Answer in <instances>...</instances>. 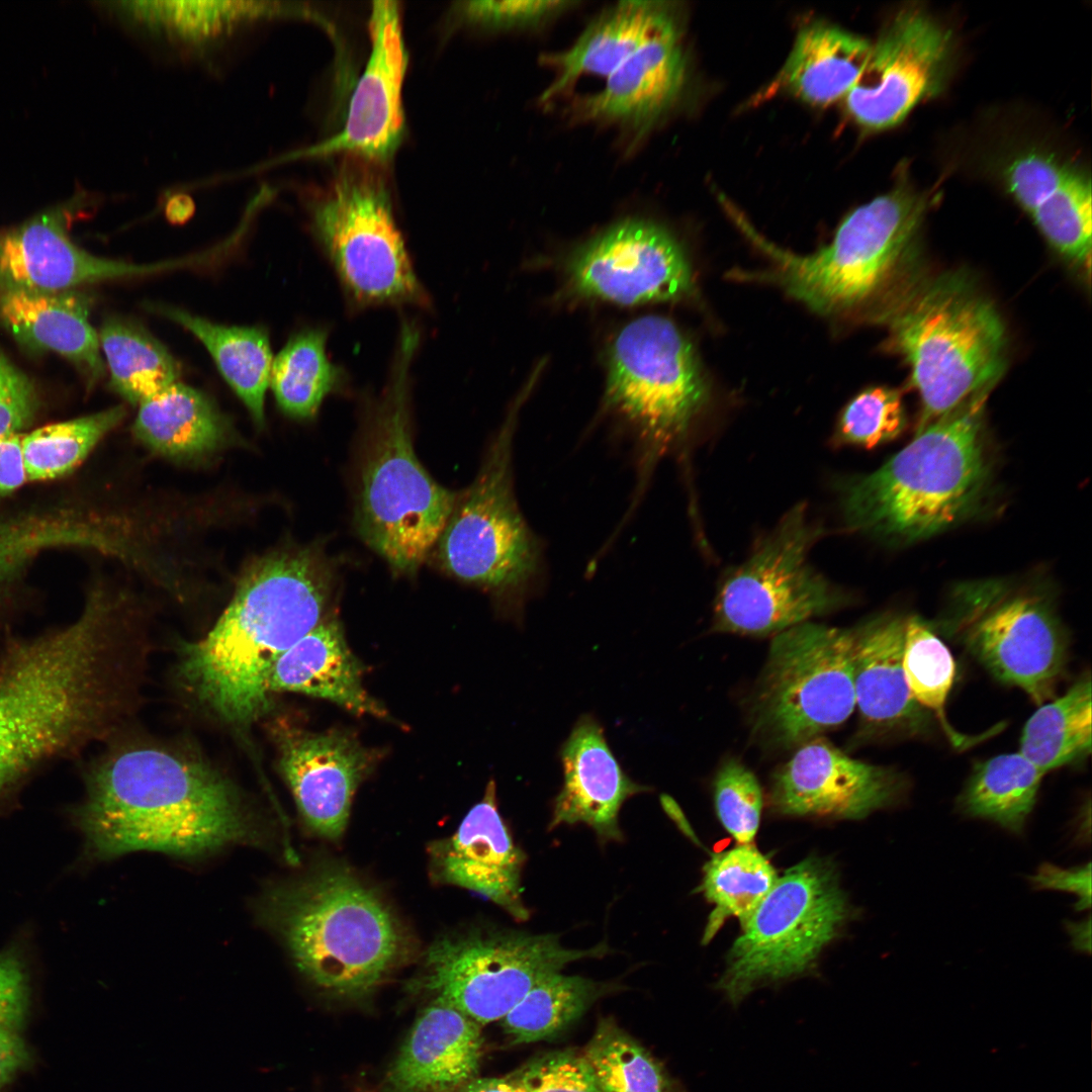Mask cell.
Listing matches in <instances>:
<instances>
[{"label": "cell", "mask_w": 1092, "mask_h": 1092, "mask_svg": "<svg viewBox=\"0 0 1092 1092\" xmlns=\"http://www.w3.org/2000/svg\"><path fill=\"white\" fill-rule=\"evenodd\" d=\"M333 586L331 564L315 546L260 556L209 632L183 648L180 678L225 722L257 720L270 705L273 665L325 619Z\"/></svg>", "instance_id": "6da1fadb"}, {"label": "cell", "mask_w": 1092, "mask_h": 1092, "mask_svg": "<svg viewBox=\"0 0 1092 1092\" xmlns=\"http://www.w3.org/2000/svg\"><path fill=\"white\" fill-rule=\"evenodd\" d=\"M78 823L89 852L180 857L251 841L253 823L235 787L207 762L150 745L108 756L89 782Z\"/></svg>", "instance_id": "7a4b0ae2"}, {"label": "cell", "mask_w": 1092, "mask_h": 1092, "mask_svg": "<svg viewBox=\"0 0 1092 1092\" xmlns=\"http://www.w3.org/2000/svg\"><path fill=\"white\" fill-rule=\"evenodd\" d=\"M109 608L91 599L72 624L0 661V793L94 728L108 708Z\"/></svg>", "instance_id": "3957f363"}, {"label": "cell", "mask_w": 1092, "mask_h": 1092, "mask_svg": "<svg viewBox=\"0 0 1092 1092\" xmlns=\"http://www.w3.org/2000/svg\"><path fill=\"white\" fill-rule=\"evenodd\" d=\"M989 391L917 432L876 471L842 486L847 526L894 542L946 531L979 510L991 479L983 439Z\"/></svg>", "instance_id": "277c9868"}, {"label": "cell", "mask_w": 1092, "mask_h": 1092, "mask_svg": "<svg viewBox=\"0 0 1092 1092\" xmlns=\"http://www.w3.org/2000/svg\"><path fill=\"white\" fill-rule=\"evenodd\" d=\"M268 914L299 973L340 997L372 992L412 953L387 901L339 862L321 863L277 888Z\"/></svg>", "instance_id": "5b68a950"}, {"label": "cell", "mask_w": 1092, "mask_h": 1092, "mask_svg": "<svg viewBox=\"0 0 1092 1092\" xmlns=\"http://www.w3.org/2000/svg\"><path fill=\"white\" fill-rule=\"evenodd\" d=\"M890 346L910 367L921 402L918 431L972 396L990 391L1006 366L1004 324L963 274L915 279L877 313Z\"/></svg>", "instance_id": "8992f818"}, {"label": "cell", "mask_w": 1092, "mask_h": 1092, "mask_svg": "<svg viewBox=\"0 0 1092 1092\" xmlns=\"http://www.w3.org/2000/svg\"><path fill=\"white\" fill-rule=\"evenodd\" d=\"M420 341L401 325L389 381L375 403L359 467L355 524L396 574H415L435 548L458 492L437 483L414 450L410 366Z\"/></svg>", "instance_id": "52a82bcc"}, {"label": "cell", "mask_w": 1092, "mask_h": 1092, "mask_svg": "<svg viewBox=\"0 0 1092 1092\" xmlns=\"http://www.w3.org/2000/svg\"><path fill=\"white\" fill-rule=\"evenodd\" d=\"M928 201L899 179L887 193L851 211L832 242L799 256L757 240L772 258L766 275L823 315H844L874 301L893 279L922 224Z\"/></svg>", "instance_id": "ba28073f"}, {"label": "cell", "mask_w": 1092, "mask_h": 1092, "mask_svg": "<svg viewBox=\"0 0 1092 1092\" xmlns=\"http://www.w3.org/2000/svg\"><path fill=\"white\" fill-rule=\"evenodd\" d=\"M850 915L834 867L805 858L778 877L742 925L717 988L736 1006L762 986L808 974Z\"/></svg>", "instance_id": "9c48e42d"}, {"label": "cell", "mask_w": 1092, "mask_h": 1092, "mask_svg": "<svg viewBox=\"0 0 1092 1092\" xmlns=\"http://www.w3.org/2000/svg\"><path fill=\"white\" fill-rule=\"evenodd\" d=\"M515 413L490 444L473 482L458 492L437 550L447 572L519 611L540 574L542 555L514 492Z\"/></svg>", "instance_id": "30bf717a"}, {"label": "cell", "mask_w": 1092, "mask_h": 1092, "mask_svg": "<svg viewBox=\"0 0 1092 1092\" xmlns=\"http://www.w3.org/2000/svg\"><path fill=\"white\" fill-rule=\"evenodd\" d=\"M851 629L805 622L775 636L750 704L754 736L792 749L853 713Z\"/></svg>", "instance_id": "8fae6325"}, {"label": "cell", "mask_w": 1092, "mask_h": 1092, "mask_svg": "<svg viewBox=\"0 0 1092 1092\" xmlns=\"http://www.w3.org/2000/svg\"><path fill=\"white\" fill-rule=\"evenodd\" d=\"M608 949L605 942L570 948L557 934L511 929L445 934L426 950L411 987L486 1024L503 1019L548 975Z\"/></svg>", "instance_id": "7c38bea8"}, {"label": "cell", "mask_w": 1092, "mask_h": 1092, "mask_svg": "<svg viewBox=\"0 0 1092 1092\" xmlns=\"http://www.w3.org/2000/svg\"><path fill=\"white\" fill-rule=\"evenodd\" d=\"M309 209L314 234L354 301L427 303L380 174L348 165Z\"/></svg>", "instance_id": "4fadbf2b"}, {"label": "cell", "mask_w": 1092, "mask_h": 1092, "mask_svg": "<svg viewBox=\"0 0 1092 1092\" xmlns=\"http://www.w3.org/2000/svg\"><path fill=\"white\" fill-rule=\"evenodd\" d=\"M822 533L804 504L790 510L722 579L713 629L775 636L846 605L848 596L809 564V551Z\"/></svg>", "instance_id": "5bb4252c"}, {"label": "cell", "mask_w": 1092, "mask_h": 1092, "mask_svg": "<svg viewBox=\"0 0 1092 1092\" xmlns=\"http://www.w3.org/2000/svg\"><path fill=\"white\" fill-rule=\"evenodd\" d=\"M708 398L694 347L667 317L645 315L611 343L606 399L655 448L680 439Z\"/></svg>", "instance_id": "9a60e30c"}, {"label": "cell", "mask_w": 1092, "mask_h": 1092, "mask_svg": "<svg viewBox=\"0 0 1092 1092\" xmlns=\"http://www.w3.org/2000/svg\"><path fill=\"white\" fill-rule=\"evenodd\" d=\"M952 631L998 680L1037 705L1051 699L1067 660L1066 632L1050 601L987 584L960 596Z\"/></svg>", "instance_id": "2e32d148"}, {"label": "cell", "mask_w": 1092, "mask_h": 1092, "mask_svg": "<svg viewBox=\"0 0 1092 1092\" xmlns=\"http://www.w3.org/2000/svg\"><path fill=\"white\" fill-rule=\"evenodd\" d=\"M952 43L951 32L922 8L902 9L872 43L866 66L844 98L849 115L870 130L902 122L943 87Z\"/></svg>", "instance_id": "e0dca14e"}, {"label": "cell", "mask_w": 1092, "mask_h": 1092, "mask_svg": "<svg viewBox=\"0 0 1092 1092\" xmlns=\"http://www.w3.org/2000/svg\"><path fill=\"white\" fill-rule=\"evenodd\" d=\"M566 275L579 295L622 305L677 300L694 292L689 260L664 226L622 220L578 248Z\"/></svg>", "instance_id": "ac0fdd59"}, {"label": "cell", "mask_w": 1092, "mask_h": 1092, "mask_svg": "<svg viewBox=\"0 0 1092 1092\" xmlns=\"http://www.w3.org/2000/svg\"><path fill=\"white\" fill-rule=\"evenodd\" d=\"M906 789L896 769L852 758L818 737L775 771L770 801L782 815L858 820L896 805Z\"/></svg>", "instance_id": "d6986e66"}, {"label": "cell", "mask_w": 1092, "mask_h": 1092, "mask_svg": "<svg viewBox=\"0 0 1092 1092\" xmlns=\"http://www.w3.org/2000/svg\"><path fill=\"white\" fill-rule=\"evenodd\" d=\"M368 28L370 56L351 97L342 130L298 156L348 153L382 163L400 145L404 133L401 92L408 56L399 2L373 1Z\"/></svg>", "instance_id": "ffe728a7"}, {"label": "cell", "mask_w": 1092, "mask_h": 1092, "mask_svg": "<svg viewBox=\"0 0 1092 1092\" xmlns=\"http://www.w3.org/2000/svg\"><path fill=\"white\" fill-rule=\"evenodd\" d=\"M82 194L0 230V290L60 292L109 279L177 269L175 260L131 264L96 257L77 246L69 226Z\"/></svg>", "instance_id": "44dd1931"}, {"label": "cell", "mask_w": 1092, "mask_h": 1092, "mask_svg": "<svg viewBox=\"0 0 1092 1092\" xmlns=\"http://www.w3.org/2000/svg\"><path fill=\"white\" fill-rule=\"evenodd\" d=\"M279 767L305 825L317 836L344 833L354 794L372 768V754L341 732L279 734Z\"/></svg>", "instance_id": "7402d4cb"}, {"label": "cell", "mask_w": 1092, "mask_h": 1092, "mask_svg": "<svg viewBox=\"0 0 1092 1092\" xmlns=\"http://www.w3.org/2000/svg\"><path fill=\"white\" fill-rule=\"evenodd\" d=\"M428 852L436 882L476 892L515 919H528L530 913L522 897L526 855L498 813L493 780L454 834L432 842Z\"/></svg>", "instance_id": "603a6c76"}, {"label": "cell", "mask_w": 1092, "mask_h": 1092, "mask_svg": "<svg viewBox=\"0 0 1092 1092\" xmlns=\"http://www.w3.org/2000/svg\"><path fill=\"white\" fill-rule=\"evenodd\" d=\"M1003 181L1049 243L1065 258L1089 270L1092 230L1089 176L1055 153L1029 149L1006 163Z\"/></svg>", "instance_id": "cb8c5ba5"}, {"label": "cell", "mask_w": 1092, "mask_h": 1092, "mask_svg": "<svg viewBox=\"0 0 1092 1092\" xmlns=\"http://www.w3.org/2000/svg\"><path fill=\"white\" fill-rule=\"evenodd\" d=\"M687 80L679 26L652 38L607 77L598 92L577 98L578 121L613 123L647 133L678 100Z\"/></svg>", "instance_id": "d4e9b609"}, {"label": "cell", "mask_w": 1092, "mask_h": 1092, "mask_svg": "<svg viewBox=\"0 0 1092 1092\" xmlns=\"http://www.w3.org/2000/svg\"><path fill=\"white\" fill-rule=\"evenodd\" d=\"M563 784L553 802L549 829L582 823L601 841H621L619 812L624 803L650 789L632 781L614 756L604 729L581 716L560 748Z\"/></svg>", "instance_id": "484cf974"}, {"label": "cell", "mask_w": 1092, "mask_h": 1092, "mask_svg": "<svg viewBox=\"0 0 1092 1092\" xmlns=\"http://www.w3.org/2000/svg\"><path fill=\"white\" fill-rule=\"evenodd\" d=\"M905 623L887 614L851 629L855 706L866 736L896 729L916 733L927 724L903 670Z\"/></svg>", "instance_id": "4316f807"}, {"label": "cell", "mask_w": 1092, "mask_h": 1092, "mask_svg": "<svg viewBox=\"0 0 1092 1092\" xmlns=\"http://www.w3.org/2000/svg\"><path fill=\"white\" fill-rule=\"evenodd\" d=\"M479 1025L434 1001L415 1022L388 1074L389 1092H452L475 1078L483 1042Z\"/></svg>", "instance_id": "83f0119b"}, {"label": "cell", "mask_w": 1092, "mask_h": 1092, "mask_svg": "<svg viewBox=\"0 0 1092 1092\" xmlns=\"http://www.w3.org/2000/svg\"><path fill=\"white\" fill-rule=\"evenodd\" d=\"M679 26L671 3L620 1L604 10L566 51L541 57L555 72L541 102L565 92L583 75L610 76L656 35Z\"/></svg>", "instance_id": "f1b7e54d"}, {"label": "cell", "mask_w": 1092, "mask_h": 1092, "mask_svg": "<svg viewBox=\"0 0 1092 1092\" xmlns=\"http://www.w3.org/2000/svg\"><path fill=\"white\" fill-rule=\"evenodd\" d=\"M90 301L76 289L0 290V322L22 345L70 360L91 386L103 377L105 366L98 335L89 321Z\"/></svg>", "instance_id": "f546056e"}, {"label": "cell", "mask_w": 1092, "mask_h": 1092, "mask_svg": "<svg viewBox=\"0 0 1092 1092\" xmlns=\"http://www.w3.org/2000/svg\"><path fill=\"white\" fill-rule=\"evenodd\" d=\"M362 668L340 623L325 618L273 665L268 688L330 701L358 716L387 719L388 712L365 690Z\"/></svg>", "instance_id": "4dcf8cb0"}, {"label": "cell", "mask_w": 1092, "mask_h": 1092, "mask_svg": "<svg viewBox=\"0 0 1092 1092\" xmlns=\"http://www.w3.org/2000/svg\"><path fill=\"white\" fill-rule=\"evenodd\" d=\"M81 548L125 556L114 520L74 508L0 516V592L40 552Z\"/></svg>", "instance_id": "1f68e13d"}, {"label": "cell", "mask_w": 1092, "mask_h": 1092, "mask_svg": "<svg viewBox=\"0 0 1092 1092\" xmlns=\"http://www.w3.org/2000/svg\"><path fill=\"white\" fill-rule=\"evenodd\" d=\"M135 437L153 452L176 460L206 456L225 447L233 429L203 392L179 381L142 400Z\"/></svg>", "instance_id": "d6a6232c"}, {"label": "cell", "mask_w": 1092, "mask_h": 1092, "mask_svg": "<svg viewBox=\"0 0 1092 1092\" xmlns=\"http://www.w3.org/2000/svg\"><path fill=\"white\" fill-rule=\"evenodd\" d=\"M872 43L839 27L812 23L798 34L782 71L784 86L807 103L825 106L857 82Z\"/></svg>", "instance_id": "836d02e7"}, {"label": "cell", "mask_w": 1092, "mask_h": 1092, "mask_svg": "<svg viewBox=\"0 0 1092 1092\" xmlns=\"http://www.w3.org/2000/svg\"><path fill=\"white\" fill-rule=\"evenodd\" d=\"M191 332L205 346L216 366L258 426L265 423L264 398L272 353L268 334L259 327L223 326L163 304L148 306Z\"/></svg>", "instance_id": "e575fe53"}, {"label": "cell", "mask_w": 1092, "mask_h": 1092, "mask_svg": "<svg viewBox=\"0 0 1092 1092\" xmlns=\"http://www.w3.org/2000/svg\"><path fill=\"white\" fill-rule=\"evenodd\" d=\"M1091 690L1090 675H1083L1026 721L1019 752L1044 775L1090 754Z\"/></svg>", "instance_id": "d590c367"}, {"label": "cell", "mask_w": 1092, "mask_h": 1092, "mask_svg": "<svg viewBox=\"0 0 1092 1092\" xmlns=\"http://www.w3.org/2000/svg\"><path fill=\"white\" fill-rule=\"evenodd\" d=\"M1044 774L1020 752L976 763L959 806L972 817L991 820L1020 833L1030 814Z\"/></svg>", "instance_id": "8d00e7d4"}, {"label": "cell", "mask_w": 1092, "mask_h": 1092, "mask_svg": "<svg viewBox=\"0 0 1092 1092\" xmlns=\"http://www.w3.org/2000/svg\"><path fill=\"white\" fill-rule=\"evenodd\" d=\"M110 387L133 405L178 381L177 361L153 335L130 320L111 317L99 333Z\"/></svg>", "instance_id": "74e56055"}, {"label": "cell", "mask_w": 1092, "mask_h": 1092, "mask_svg": "<svg viewBox=\"0 0 1092 1092\" xmlns=\"http://www.w3.org/2000/svg\"><path fill=\"white\" fill-rule=\"evenodd\" d=\"M608 985L555 972L533 986L502 1019L513 1043L549 1039L577 1020Z\"/></svg>", "instance_id": "f35d334b"}, {"label": "cell", "mask_w": 1092, "mask_h": 1092, "mask_svg": "<svg viewBox=\"0 0 1092 1092\" xmlns=\"http://www.w3.org/2000/svg\"><path fill=\"white\" fill-rule=\"evenodd\" d=\"M327 332L294 335L272 362L269 384L281 410L294 418L313 417L324 398L343 382V372L326 354Z\"/></svg>", "instance_id": "ab89813d"}, {"label": "cell", "mask_w": 1092, "mask_h": 1092, "mask_svg": "<svg viewBox=\"0 0 1092 1092\" xmlns=\"http://www.w3.org/2000/svg\"><path fill=\"white\" fill-rule=\"evenodd\" d=\"M703 870L700 890L715 906L705 940L726 917L734 916L743 925L779 877L766 856L749 843L714 854Z\"/></svg>", "instance_id": "60d3db41"}, {"label": "cell", "mask_w": 1092, "mask_h": 1092, "mask_svg": "<svg viewBox=\"0 0 1092 1092\" xmlns=\"http://www.w3.org/2000/svg\"><path fill=\"white\" fill-rule=\"evenodd\" d=\"M125 415V407L117 405L23 435L22 453L28 480H49L71 472Z\"/></svg>", "instance_id": "b9f144b4"}, {"label": "cell", "mask_w": 1092, "mask_h": 1092, "mask_svg": "<svg viewBox=\"0 0 1092 1092\" xmlns=\"http://www.w3.org/2000/svg\"><path fill=\"white\" fill-rule=\"evenodd\" d=\"M581 1055L601 1092H673L662 1067L611 1019L600 1021Z\"/></svg>", "instance_id": "7bdbcfd3"}, {"label": "cell", "mask_w": 1092, "mask_h": 1092, "mask_svg": "<svg viewBox=\"0 0 1092 1092\" xmlns=\"http://www.w3.org/2000/svg\"><path fill=\"white\" fill-rule=\"evenodd\" d=\"M903 670L915 701L936 715L954 744H962L965 737L953 731L944 710L956 674L952 655L933 631L915 616L906 618Z\"/></svg>", "instance_id": "ee69618b"}, {"label": "cell", "mask_w": 1092, "mask_h": 1092, "mask_svg": "<svg viewBox=\"0 0 1092 1092\" xmlns=\"http://www.w3.org/2000/svg\"><path fill=\"white\" fill-rule=\"evenodd\" d=\"M906 417L900 393L888 387L868 388L842 410L833 435L835 445L872 449L898 437Z\"/></svg>", "instance_id": "f6af8a7d"}, {"label": "cell", "mask_w": 1092, "mask_h": 1092, "mask_svg": "<svg viewBox=\"0 0 1092 1092\" xmlns=\"http://www.w3.org/2000/svg\"><path fill=\"white\" fill-rule=\"evenodd\" d=\"M714 804L725 829L740 843L755 836L762 808V792L755 775L735 758L725 760L714 782Z\"/></svg>", "instance_id": "bcb514c9"}, {"label": "cell", "mask_w": 1092, "mask_h": 1092, "mask_svg": "<svg viewBox=\"0 0 1092 1092\" xmlns=\"http://www.w3.org/2000/svg\"><path fill=\"white\" fill-rule=\"evenodd\" d=\"M523 1092H601L582 1055L555 1052L512 1074Z\"/></svg>", "instance_id": "7dc6e473"}, {"label": "cell", "mask_w": 1092, "mask_h": 1092, "mask_svg": "<svg viewBox=\"0 0 1092 1092\" xmlns=\"http://www.w3.org/2000/svg\"><path fill=\"white\" fill-rule=\"evenodd\" d=\"M577 4L576 1H465L460 13L470 22L498 29L528 28L547 22Z\"/></svg>", "instance_id": "c3c4849f"}, {"label": "cell", "mask_w": 1092, "mask_h": 1092, "mask_svg": "<svg viewBox=\"0 0 1092 1092\" xmlns=\"http://www.w3.org/2000/svg\"><path fill=\"white\" fill-rule=\"evenodd\" d=\"M37 407L33 383L0 353V437L28 426Z\"/></svg>", "instance_id": "681fc988"}, {"label": "cell", "mask_w": 1092, "mask_h": 1092, "mask_svg": "<svg viewBox=\"0 0 1092 1092\" xmlns=\"http://www.w3.org/2000/svg\"><path fill=\"white\" fill-rule=\"evenodd\" d=\"M28 1006V980L15 949L0 951V1027L16 1030Z\"/></svg>", "instance_id": "f907efd6"}, {"label": "cell", "mask_w": 1092, "mask_h": 1092, "mask_svg": "<svg viewBox=\"0 0 1092 1092\" xmlns=\"http://www.w3.org/2000/svg\"><path fill=\"white\" fill-rule=\"evenodd\" d=\"M1037 889L1062 890L1078 897L1076 908L1083 910L1091 905V863L1069 870L1043 863L1031 878Z\"/></svg>", "instance_id": "816d5d0a"}, {"label": "cell", "mask_w": 1092, "mask_h": 1092, "mask_svg": "<svg viewBox=\"0 0 1092 1092\" xmlns=\"http://www.w3.org/2000/svg\"><path fill=\"white\" fill-rule=\"evenodd\" d=\"M20 433L0 437V498L12 493L27 480Z\"/></svg>", "instance_id": "f5cc1de1"}, {"label": "cell", "mask_w": 1092, "mask_h": 1092, "mask_svg": "<svg viewBox=\"0 0 1092 1092\" xmlns=\"http://www.w3.org/2000/svg\"><path fill=\"white\" fill-rule=\"evenodd\" d=\"M27 1061V1051L16 1030L0 1027V1087Z\"/></svg>", "instance_id": "db71d44e"}, {"label": "cell", "mask_w": 1092, "mask_h": 1092, "mask_svg": "<svg viewBox=\"0 0 1092 1092\" xmlns=\"http://www.w3.org/2000/svg\"><path fill=\"white\" fill-rule=\"evenodd\" d=\"M452 1092H523L512 1075L499 1078H473Z\"/></svg>", "instance_id": "11a10c76"}, {"label": "cell", "mask_w": 1092, "mask_h": 1092, "mask_svg": "<svg viewBox=\"0 0 1092 1092\" xmlns=\"http://www.w3.org/2000/svg\"><path fill=\"white\" fill-rule=\"evenodd\" d=\"M191 201H188L186 198L177 197L169 203L167 214L171 220L178 222L185 220L191 213Z\"/></svg>", "instance_id": "9f6ffc18"}, {"label": "cell", "mask_w": 1092, "mask_h": 1092, "mask_svg": "<svg viewBox=\"0 0 1092 1092\" xmlns=\"http://www.w3.org/2000/svg\"><path fill=\"white\" fill-rule=\"evenodd\" d=\"M1088 923L1089 921L1087 923L1074 924L1073 927L1070 928V932L1072 934L1075 947L1081 948L1082 950H1085V948H1087V950L1090 951V945L1085 942V933H1090V926L1085 929V926Z\"/></svg>", "instance_id": "6f0895ef"}]
</instances>
